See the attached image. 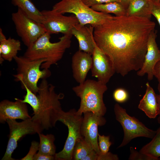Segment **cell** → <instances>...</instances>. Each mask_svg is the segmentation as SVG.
<instances>
[{
  "mask_svg": "<svg viewBox=\"0 0 160 160\" xmlns=\"http://www.w3.org/2000/svg\"><path fill=\"white\" fill-rule=\"evenodd\" d=\"M92 57L91 69L92 76L97 78V81L106 84L116 72L112 62L96 44Z\"/></svg>",
  "mask_w": 160,
  "mask_h": 160,
  "instance_id": "cell-12",
  "label": "cell"
},
{
  "mask_svg": "<svg viewBox=\"0 0 160 160\" xmlns=\"http://www.w3.org/2000/svg\"><path fill=\"white\" fill-rule=\"evenodd\" d=\"M130 154L129 158V160H154L148 155L138 151L132 147H130Z\"/></svg>",
  "mask_w": 160,
  "mask_h": 160,
  "instance_id": "cell-29",
  "label": "cell"
},
{
  "mask_svg": "<svg viewBox=\"0 0 160 160\" xmlns=\"http://www.w3.org/2000/svg\"><path fill=\"white\" fill-rule=\"evenodd\" d=\"M52 9L63 14H73L81 25L89 24L94 27L103 23L113 16L94 10L82 0H62L53 6Z\"/></svg>",
  "mask_w": 160,
  "mask_h": 160,
  "instance_id": "cell-6",
  "label": "cell"
},
{
  "mask_svg": "<svg viewBox=\"0 0 160 160\" xmlns=\"http://www.w3.org/2000/svg\"><path fill=\"white\" fill-rule=\"evenodd\" d=\"M150 10L151 15L156 18L160 26V2L150 0Z\"/></svg>",
  "mask_w": 160,
  "mask_h": 160,
  "instance_id": "cell-30",
  "label": "cell"
},
{
  "mask_svg": "<svg viewBox=\"0 0 160 160\" xmlns=\"http://www.w3.org/2000/svg\"><path fill=\"white\" fill-rule=\"evenodd\" d=\"M51 34L46 32L42 35L27 48L23 55L31 60L46 59L41 67L42 69H49L52 65L57 64L71 45L72 35H63L58 42L52 43Z\"/></svg>",
  "mask_w": 160,
  "mask_h": 160,
  "instance_id": "cell-3",
  "label": "cell"
},
{
  "mask_svg": "<svg viewBox=\"0 0 160 160\" xmlns=\"http://www.w3.org/2000/svg\"><path fill=\"white\" fill-rule=\"evenodd\" d=\"M21 50V44L18 40L9 37L0 42V57L11 62Z\"/></svg>",
  "mask_w": 160,
  "mask_h": 160,
  "instance_id": "cell-20",
  "label": "cell"
},
{
  "mask_svg": "<svg viewBox=\"0 0 160 160\" xmlns=\"http://www.w3.org/2000/svg\"><path fill=\"white\" fill-rule=\"evenodd\" d=\"M22 87L25 89L26 94L23 97V100L20 99L21 101L23 103L29 104L32 108L33 111V114H36L38 111L39 105V100L38 95L26 86L24 85Z\"/></svg>",
  "mask_w": 160,
  "mask_h": 160,
  "instance_id": "cell-26",
  "label": "cell"
},
{
  "mask_svg": "<svg viewBox=\"0 0 160 160\" xmlns=\"http://www.w3.org/2000/svg\"><path fill=\"white\" fill-rule=\"evenodd\" d=\"M12 19L17 34L27 48L47 32L43 24L29 17L20 8L12 13Z\"/></svg>",
  "mask_w": 160,
  "mask_h": 160,
  "instance_id": "cell-9",
  "label": "cell"
},
{
  "mask_svg": "<svg viewBox=\"0 0 160 160\" xmlns=\"http://www.w3.org/2000/svg\"><path fill=\"white\" fill-rule=\"evenodd\" d=\"M152 140L143 147L139 151L152 158L154 160H159L160 158V127Z\"/></svg>",
  "mask_w": 160,
  "mask_h": 160,
  "instance_id": "cell-23",
  "label": "cell"
},
{
  "mask_svg": "<svg viewBox=\"0 0 160 160\" xmlns=\"http://www.w3.org/2000/svg\"><path fill=\"white\" fill-rule=\"evenodd\" d=\"M145 92L140 100L138 108L150 119H155L159 114L156 94L148 82L146 84Z\"/></svg>",
  "mask_w": 160,
  "mask_h": 160,
  "instance_id": "cell-18",
  "label": "cell"
},
{
  "mask_svg": "<svg viewBox=\"0 0 160 160\" xmlns=\"http://www.w3.org/2000/svg\"><path fill=\"white\" fill-rule=\"evenodd\" d=\"M6 122L9 129V140L5 153L1 160H15L12 157L17 146L18 141L28 134L39 133L38 127L31 118L20 122L14 119H8Z\"/></svg>",
  "mask_w": 160,
  "mask_h": 160,
  "instance_id": "cell-10",
  "label": "cell"
},
{
  "mask_svg": "<svg viewBox=\"0 0 160 160\" xmlns=\"http://www.w3.org/2000/svg\"><path fill=\"white\" fill-rule=\"evenodd\" d=\"M155 26L147 18L113 16L94 27V38L97 46L111 60L116 72L124 76L141 68L148 39Z\"/></svg>",
  "mask_w": 160,
  "mask_h": 160,
  "instance_id": "cell-1",
  "label": "cell"
},
{
  "mask_svg": "<svg viewBox=\"0 0 160 160\" xmlns=\"http://www.w3.org/2000/svg\"><path fill=\"white\" fill-rule=\"evenodd\" d=\"M14 59L17 65V74L13 75L16 81H20L21 87L26 86L37 95L39 90L38 85L40 79H46L51 76L49 69H40L46 59L31 60L24 56H16Z\"/></svg>",
  "mask_w": 160,
  "mask_h": 160,
  "instance_id": "cell-5",
  "label": "cell"
},
{
  "mask_svg": "<svg viewBox=\"0 0 160 160\" xmlns=\"http://www.w3.org/2000/svg\"><path fill=\"white\" fill-rule=\"evenodd\" d=\"M94 10L105 13H113L116 16L126 15V9L117 1L98 4L92 6Z\"/></svg>",
  "mask_w": 160,
  "mask_h": 160,
  "instance_id": "cell-24",
  "label": "cell"
},
{
  "mask_svg": "<svg viewBox=\"0 0 160 160\" xmlns=\"http://www.w3.org/2000/svg\"><path fill=\"white\" fill-rule=\"evenodd\" d=\"M156 31L154 29L149 35L144 61L141 68L137 72V75L140 76L147 74L149 81L153 79L154 67L160 60V49H159L156 41Z\"/></svg>",
  "mask_w": 160,
  "mask_h": 160,
  "instance_id": "cell-14",
  "label": "cell"
},
{
  "mask_svg": "<svg viewBox=\"0 0 160 160\" xmlns=\"http://www.w3.org/2000/svg\"><path fill=\"white\" fill-rule=\"evenodd\" d=\"M82 1L85 4L90 7L96 4L112 2H118L117 0H82Z\"/></svg>",
  "mask_w": 160,
  "mask_h": 160,
  "instance_id": "cell-33",
  "label": "cell"
},
{
  "mask_svg": "<svg viewBox=\"0 0 160 160\" xmlns=\"http://www.w3.org/2000/svg\"><path fill=\"white\" fill-rule=\"evenodd\" d=\"M55 159V156H47L38 153L35 155L33 160H53Z\"/></svg>",
  "mask_w": 160,
  "mask_h": 160,
  "instance_id": "cell-35",
  "label": "cell"
},
{
  "mask_svg": "<svg viewBox=\"0 0 160 160\" xmlns=\"http://www.w3.org/2000/svg\"><path fill=\"white\" fill-rule=\"evenodd\" d=\"M14 102L4 100L0 103V122L4 123L8 119L24 120L31 118L26 103L15 98Z\"/></svg>",
  "mask_w": 160,
  "mask_h": 160,
  "instance_id": "cell-15",
  "label": "cell"
},
{
  "mask_svg": "<svg viewBox=\"0 0 160 160\" xmlns=\"http://www.w3.org/2000/svg\"><path fill=\"white\" fill-rule=\"evenodd\" d=\"M94 149L91 144L82 137L76 142L73 153V159L83 160V159Z\"/></svg>",
  "mask_w": 160,
  "mask_h": 160,
  "instance_id": "cell-25",
  "label": "cell"
},
{
  "mask_svg": "<svg viewBox=\"0 0 160 160\" xmlns=\"http://www.w3.org/2000/svg\"><path fill=\"white\" fill-rule=\"evenodd\" d=\"M39 87L37 95L39 107L31 119L37 125L40 133L55 126L59 121L63 111L60 100L64 98V95L61 93H56L55 86L49 84L46 79H42Z\"/></svg>",
  "mask_w": 160,
  "mask_h": 160,
  "instance_id": "cell-2",
  "label": "cell"
},
{
  "mask_svg": "<svg viewBox=\"0 0 160 160\" xmlns=\"http://www.w3.org/2000/svg\"><path fill=\"white\" fill-rule=\"evenodd\" d=\"M98 154L93 150L85 157L83 160H97Z\"/></svg>",
  "mask_w": 160,
  "mask_h": 160,
  "instance_id": "cell-36",
  "label": "cell"
},
{
  "mask_svg": "<svg viewBox=\"0 0 160 160\" xmlns=\"http://www.w3.org/2000/svg\"><path fill=\"white\" fill-rule=\"evenodd\" d=\"M92 63V55L87 52L79 50L73 55L71 64L73 76L77 83L80 84L85 81Z\"/></svg>",
  "mask_w": 160,
  "mask_h": 160,
  "instance_id": "cell-16",
  "label": "cell"
},
{
  "mask_svg": "<svg viewBox=\"0 0 160 160\" xmlns=\"http://www.w3.org/2000/svg\"><path fill=\"white\" fill-rule=\"evenodd\" d=\"M110 139V136L102 135L98 133V144L101 153L105 154L109 152L110 147L112 145Z\"/></svg>",
  "mask_w": 160,
  "mask_h": 160,
  "instance_id": "cell-27",
  "label": "cell"
},
{
  "mask_svg": "<svg viewBox=\"0 0 160 160\" xmlns=\"http://www.w3.org/2000/svg\"><path fill=\"white\" fill-rule=\"evenodd\" d=\"M158 89L159 93V95H160V83H159L158 86Z\"/></svg>",
  "mask_w": 160,
  "mask_h": 160,
  "instance_id": "cell-40",
  "label": "cell"
},
{
  "mask_svg": "<svg viewBox=\"0 0 160 160\" xmlns=\"http://www.w3.org/2000/svg\"><path fill=\"white\" fill-rule=\"evenodd\" d=\"M39 143L35 141H32L27 154L21 160H33L35 155L39 149Z\"/></svg>",
  "mask_w": 160,
  "mask_h": 160,
  "instance_id": "cell-31",
  "label": "cell"
},
{
  "mask_svg": "<svg viewBox=\"0 0 160 160\" xmlns=\"http://www.w3.org/2000/svg\"><path fill=\"white\" fill-rule=\"evenodd\" d=\"M114 111L116 119L121 124L124 133L122 141L118 148L124 146L135 138L143 137L152 139L156 134V130L148 128L135 117L129 115L126 110L118 103L114 105Z\"/></svg>",
  "mask_w": 160,
  "mask_h": 160,
  "instance_id": "cell-7",
  "label": "cell"
},
{
  "mask_svg": "<svg viewBox=\"0 0 160 160\" xmlns=\"http://www.w3.org/2000/svg\"><path fill=\"white\" fill-rule=\"evenodd\" d=\"M12 4L22 10L29 17L36 22L42 23L43 16L30 0H11Z\"/></svg>",
  "mask_w": 160,
  "mask_h": 160,
  "instance_id": "cell-21",
  "label": "cell"
},
{
  "mask_svg": "<svg viewBox=\"0 0 160 160\" xmlns=\"http://www.w3.org/2000/svg\"><path fill=\"white\" fill-rule=\"evenodd\" d=\"M75 109L68 112L63 111L59 121L65 124L68 129V134L63 150L56 153L55 159L73 160V153L76 142L82 137L81 128L83 119L82 115L77 114Z\"/></svg>",
  "mask_w": 160,
  "mask_h": 160,
  "instance_id": "cell-8",
  "label": "cell"
},
{
  "mask_svg": "<svg viewBox=\"0 0 160 160\" xmlns=\"http://www.w3.org/2000/svg\"><path fill=\"white\" fill-rule=\"evenodd\" d=\"M156 97L159 108V116L157 119V121L158 123L160 124V95L156 94Z\"/></svg>",
  "mask_w": 160,
  "mask_h": 160,
  "instance_id": "cell-38",
  "label": "cell"
},
{
  "mask_svg": "<svg viewBox=\"0 0 160 160\" xmlns=\"http://www.w3.org/2000/svg\"><path fill=\"white\" fill-rule=\"evenodd\" d=\"M6 38L3 32L2 29L0 28V42L6 39Z\"/></svg>",
  "mask_w": 160,
  "mask_h": 160,
  "instance_id": "cell-39",
  "label": "cell"
},
{
  "mask_svg": "<svg viewBox=\"0 0 160 160\" xmlns=\"http://www.w3.org/2000/svg\"><path fill=\"white\" fill-rule=\"evenodd\" d=\"M150 0H131L126 9V15L151 19Z\"/></svg>",
  "mask_w": 160,
  "mask_h": 160,
  "instance_id": "cell-19",
  "label": "cell"
},
{
  "mask_svg": "<svg viewBox=\"0 0 160 160\" xmlns=\"http://www.w3.org/2000/svg\"><path fill=\"white\" fill-rule=\"evenodd\" d=\"M41 12L43 16L42 24L47 32L50 34L61 33L63 35H72L71 31L73 27L79 23L75 15L64 16L52 9L44 10Z\"/></svg>",
  "mask_w": 160,
  "mask_h": 160,
  "instance_id": "cell-11",
  "label": "cell"
},
{
  "mask_svg": "<svg viewBox=\"0 0 160 160\" xmlns=\"http://www.w3.org/2000/svg\"><path fill=\"white\" fill-rule=\"evenodd\" d=\"M94 27L82 25L79 23L74 26L71 33L79 43V50L92 55L96 44L93 36Z\"/></svg>",
  "mask_w": 160,
  "mask_h": 160,
  "instance_id": "cell-17",
  "label": "cell"
},
{
  "mask_svg": "<svg viewBox=\"0 0 160 160\" xmlns=\"http://www.w3.org/2000/svg\"><path fill=\"white\" fill-rule=\"evenodd\" d=\"M153 74L160 83V60L157 62L154 67Z\"/></svg>",
  "mask_w": 160,
  "mask_h": 160,
  "instance_id": "cell-34",
  "label": "cell"
},
{
  "mask_svg": "<svg viewBox=\"0 0 160 160\" xmlns=\"http://www.w3.org/2000/svg\"><path fill=\"white\" fill-rule=\"evenodd\" d=\"M152 1L156 2H160V0H150Z\"/></svg>",
  "mask_w": 160,
  "mask_h": 160,
  "instance_id": "cell-41",
  "label": "cell"
},
{
  "mask_svg": "<svg viewBox=\"0 0 160 160\" xmlns=\"http://www.w3.org/2000/svg\"><path fill=\"white\" fill-rule=\"evenodd\" d=\"M38 134L40 141L37 153L47 156H55L56 153V149L54 143V136L52 134L44 135L41 133Z\"/></svg>",
  "mask_w": 160,
  "mask_h": 160,
  "instance_id": "cell-22",
  "label": "cell"
},
{
  "mask_svg": "<svg viewBox=\"0 0 160 160\" xmlns=\"http://www.w3.org/2000/svg\"><path fill=\"white\" fill-rule=\"evenodd\" d=\"M113 97L116 102L119 103H123L127 100L129 95L125 89L122 88H118L113 92Z\"/></svg>",
  "mask_w": 160,
  "mask_h": 160,
  "instance_id": "cell-28",
  "label": "cell"
},
{
  "mask_svg": "<svg viewBox=\"0 0 160 160\" xmlns=\"http://www.w3.org/2000/svg\"><path fill=\"white\" fill-rule=\"evenodd\" d=\"M126 9L131 0H117Z\"/></svg>",
  "mask_w": 160,
  "mask_h": 160,
  "instance_id": "cell-37",
  "label": "cell"
},
{
  "mask_svg": "<svg viewBox=\"0 0 160 160\" xmlns=\"http://www.w3.org/2000/svg\"><path fill=\"white\" fill-rule=\"evenodd\" d=\"M106 84L98 81L87 79L73 87L72 90L81 99L80 105L76 111L80 115L91 112L100 116L105 114L106 107L103 100V94L107 90Z\"/></svg>",
  "mask_w": 160,
  "mask_h": 160,
  "instance_id": "cell-4",
  "label": "cell"
},
{
  "mask_svg": "<svg viewBox=\"0 0 160 160\" xmlns=\"http://www.w3.org/2000/svg\"><path fill=\"white\" fill-rule=\"evenodd\" d=\"M119 158L117 155L108 152L105 154L100 153L98 154L97 160H118Z\"/></svg>",
  "mask_w": 160,
  "mask_h": 160,
  "instance_id": "cell-32",
  "label": "cell"
},
{
  "mask_svg": "<svg viewBox=\"0 0 160 160\" xmlns=\"http://www.w3.org/2000/svg\"><path fill=\"white\" fill-rule=\"evenodd\" d=\"M81 132V136L91 145L93 149L98 154L100 153L98 144V128L106 123V121L102 116L97 115L92 112L83 113Z\"/></svg>",
  "mask_w": 160,
  "mask_h": 160,
  "instance_id": "cell-13",
  "label": "cell"
}]
</instances>
